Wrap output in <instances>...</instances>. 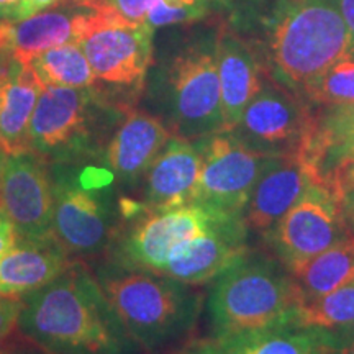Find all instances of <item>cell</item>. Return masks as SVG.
Returning <instances> with one entry per match:
<instances>
[{
  "label": "cell",
  "instance_id": "obj_10",
  "mask_svg": "<svg viewBox=\"0 0 354 354\" xmlns=\"http://www.w3.org/2000/svg\"><path fill=\"white\" fill-rule=\"evenodd\" d=\"M230 131L263 156L305 159L315 133V107L268 79Z\"/></svg>",
  "mask_w": 354,
  "mask_h": 354
},
{
  "label": "cell",
  "instance_id": "obj_29",
  "mask_svg": "<svg viewBox=\"0 0 354 354\" xmlns=\"http://www.w3.org/2000/svg\"><path fill=\"white\" fill-rule=\"evenodd\" d=\"M308 165L315 169L318 179L323 183L325 177L328 176L330 172L338 169V167L354 165V138H349L335 146H330V148L322 151L312 162H308Z\"/></svg>",
  "mask_w": 354,
  "mask_h": 354
},
{
  "label": "cell",
  "instance_id": "obj_16",
  "mask_svg": "<svg viewBox=\"0 0 354 354\" xmlns=\"http://www.w3.org/2000/svg\"><path fill=\"white\" fill-rule=\"evenodd\" d=\"M318 180L315 169L305 159L276 158L256 180L243 209L250 232L261 238L276 227L279 220L297 203L307 185Z\"/></svg>",
  "mask_w": 354,
  "mask_h": 354
},
{
  "label": "cell",
  "instance_id": "obj_3",
  "mask_svg": "<svg viewBox=\"0 0 354 354\" xmlns=\"http://www.w3.org/2000/svg\"><path fill=\"white\" fill-rule=\"evenodd\" d=\"M216 39L218 26L198 30L149 69L143 92L148 112L177 138L196 141L225 131Z\"/></svg>",
  "mask_w": 354,
  "mask_h": 354
},
{
  "label": "cell",
  "instance_id": "obj_22",
  "mask_svg": "<svg viewBox=\"0 0 354 354\" xmlns=\"http://www.w3.org/2000/svg\"><path fill=\"white\" fill-rule=\"evenodd\" d=\"M41 88L32 68L15 59L0 84V149L6 154L30 151V123Z\"/></svg>",
  "mask_w": 354,
  "mask_h": 354
},
{
  "label": "cell",
  "instance_id": "obj_43",
  "mask_svg": "<svg viewBox=\"0 0 354 354\" xmlns=\"http://www.w3.org/2000/svg\"><path fill=\"white\" fill-rule=\"evenodd\" d=\"M202 354H212V353H210V351H207V353H202Z\"/></svg>",
  "mask_w": 354,
  "mask_h": 354
},
{
  "label": "cell",
  "instance_id": "obj_39",
  "mask_svg": "<svg viewBox=\"0 0 354 354\" xmlns=\"http://www.w3.org/2000/svg\"><path fill=\"white\" fill-rule=\"evenodd\" d=\"M339 354H354V330L348 331V333H343Z\"/></svg>",
  "mask_w": 354,
  "mask_h": 354
},
{
  "label": "cell",
  "instance_id": "obj_5",
  "mask_svg": "<svg viewBox=\"0 0 354 354\" xmlns=\"http://www.w3.org/2000/svg\"><path fill=\"white\" fill-rule=\"evenodd\" d=\"M304 295L272 254L248 251L214 281L209 315L214 344L294 320Z\"/></svg>",
  "mask_w": 354,
  "mask_h": 354
},
{
  "label": "cell",
  "instance_id": "obj_15",
  "mask_svg": "<svg viewBox=\"0 0 354 354\" xmlns=\"http://www.w3.org/2000/svg\"><path fill=\"white\" fill-rule=\"evenodd\" d=\"M171 136L165 123L148 110L135 107L125 115L110 138L104 158L118 190H133L143 183Z\"/></svg>",
  "mask_w": 354,
  "mask_h": 354
},
{
  "label": "cell",
  "instance_id": "obj_11",
  "mask_svg": "<svg viewBox=\"0 0 354 354\" xmlns=\"http://www.w3.org/2000/svg\"><path fill=\"white\" fill-rule=\"evenodd\" d=\"M349 236L339 198L323 183L312 180L297 203L263 240L274 258L294 271L307 259Z\"/></svg>",
  "mask_w": 354,
  "mask_h": 354
},
{
  "label": "cell",
  "instance_id": "obj_36",
  "mask_svg": "<svg viewBox=\"0 0 354 354\" xmlns=\"http://www.w3.org/2000/svg\"><path fill=\"white\" fill-rule=\"evenodd\" d=\"M0 354H48L44 353L41 348H38L37 344L30 343L28 339L25 342H13L0 344Z\"/></svg>",
  "mask_w": 354,
  "mask_h": 354
},
{
  "label": "cell",
  "instance_id": "obj_27",
  "mask_svg": "<svg viewBox=\"0 0 354 354\" xmlns=\"http://www.w3.org/2000/svg\"><path fill=\"white\" fill-rule=\"evenodd\" d=\"M349 138H354V102L315 107V133L305 161L312 162L326 148Z\"/></svg>",
  "mask_w": 354,
  "mask_h": 354
},
{
  "label": "cell",
  "instance_id": "obj_31",
  "mask_svg": "<svg viewBox=\"0 0 354 354\" xmlns=\"http://www.w3.org/2000/svg\"><path fill=\"white\" fill-rule=\"evenodd\" d=\"M21 308L24 299L0 294V342H3L17 326Z\"/></svg>",
  "mask_w": 354,
  "mask_h": 354
},
{
  "label": "cell",
  "instance_id": "obj_18",
  "mask_svg": "<svg viewBox=\"0 0 354 354\" xmlns=\"http://www.w3.org/2000/svg\"><path fill=\"white\" fill-rule=\"evenodd\" d=\"M202 154L194 141L171 136L145 176L146 209H172L196 203Z\"/></svg>",
  "mask_w": 354,
  "mask_h": 354
},
{
  "label": "cell",
  "instance_id": "obj_4",
  "mask_svg": "<svg viewBox=\"0 0 354 354\" xmlns=\"http://www.w3.org/2000/svg\"><path fill=\"white\" fill-rule=\"evenodd\" d=\"M94 276L136 346L156 353L196 328L203 295L162 274L127 269L102 258Z\"/></svg>",
  "mask_w": 354,
  "mask_h": 354
},
{
  "label": "cell",
  "instance_id": "obj_25",
  "mask_svg": "<svg viewBox=\"0 0 354 354\" xmlns=\"http://www.w3.org/2000/svg\"><path fill=\"white\" fill-rule=\"evenodd\" d=\"M294 323L317 326L335 333L354 330V282L339 287L322 297L307 300L297 308Z\"/></svg>",
  "mask_w": 354,
  "mask_h": 354
},
{
  "label": "cell",
  "instance_id": "obj_6",
  "mask_svg": "<svg viewBox=\"0 0 354 354\" xmlns=\"http://www.w3.org/2000/svg\"><path fill=\"white\" fill-rule=\"evenodd\" d=\"M127 113L95 87L43 86L30 123V151L48 165L104 162Z\"/></svg>",
  "mask_w": 354,
  "mask_h": 354
},
{
  "label": "cell",
  "instance_id": "obj_13",
  "mask_svg": "<svg viewBox=\"0 0 354 354\" xmlns=\"http://www.w3.org/2000/svg\"><path fill=\"white\" fill-rule=\"evenodd\" d=\"M0 209L12 221L17 240H55L51 172L43 158L32 151L6 154L0 176Z\"/></svg>",
  "mask_w": 354,
  "mask_h": 354
},
{
  "label": "cell",
  "instance_id": "obj_24",
  "mask_svg": "<svg viewBox=\"0 0 354 354\" xmlns=\"http://www.w3.org/2000/svg\"><path fill=\"white\" fill-rule=\"evenodd\" d=\"M28 66L43 86L86 88L94 87L97 82L94 71L77 43L51 48L35 56Z\"/></svg>",
  "mask_w": 354,
  "mask_h": 354
},
{
  "label": "cell",
  "instance_id": "obj_33",
  "mask_svg": "<svg viewBox=\"0 0 354 354\" xmlns=\"http://www.w3.org/2000/svg\"><path fill=\"white\" fill-rule=\"evenodd\" d=\"M325 2L335 7L346 24L349 33V48L346 56L354 57V0H325Z\"/></svg>",
  "mask_w": 354,
  "mask_h": 354
},
{
  "label": "cell",
  "instance_id": "obj_32",
  "mask_svg": "<svg viewBox=\"0 0 354 354\" xmlns=\"http://www.w3.org/2000/svg\"><path fill=\"white\" fill-rule=\"evenodd\" d=\"M323 183H325L326 187H328L338 198L342 197L344 192L354 190V165L338 167V169L330 172Z\"/></svg>",
  "mask_w": 354,
  "mask_h": 354
},
{
  "label": "cell",
  "instance_id": "obj_9",
  "mask_svg": "<svg viewBox=\"0 0 354 354\" xmlns=\"http://www.w3.org/2000/svg\"><path fill=\"white\" fill-rule=\"evenodd\" d=\"M232 215L236 214L203 203L146 209L138 201L120 197V225L105 259L159 274L176 246L212 232Z\"/></svg>",
  "mask_w": 354,
  "mask_h": 354
},
{
  "label": "cell",
  "instance_id": "obj_42",
  "mask_svg": "<svg viewBox=\"0 0 354 354\" xmlns=\"http://www.w3.org/2000/svg\"><path fill=\"white\" fill-rule=\"evenodd\" d=\"M3 159H6V153L0 149V176H2V166H3Z\"/></svg>",
  "mask_w": 354,
  "mask_h": 354
},
{
  "label": "cell",
  "instance_id": "obj_8",
  "mask_svg": "<svg viewBox=\"0 0 354 354\" xmlns=\"http://www.w3.org/2000/svg\"><path fill=\"white\" fill-rule=\"evenodd\" d=\"M154 30L109 8H87L79 28L82 48L95 74V88L125 112L136 107L154 61Z\"/></svg>",
  "mask_w": 354,
  "mask_h": 354
},
{
  "label": "cell",
  "instance_id": "obj_40",
  "mask_svg": "<svg viewBox=\"0 0 354 354\" xmlns=\"http://www.w3.org/2000/svg\"><path fill=\"white\" fill-rule=\"evenodd\" d=\"M13 63H15V59H13V57H12V59L3 61V63H0V82H2L3 79H6V77L8 76V73H10Z\"/></svg>",
  "mask_w": 354,
  "mask_h": 354
},
{
  "label": "cell",
  "instance_id": "obj_37",
  "mask_svg": "<svg viewBox=\"0 0 354 354\" xmlns=\"http://www.w3.org/2000/svg\"><path fill=\"white\" fill-rule=\"evenodd\" d=\"M339 203H342V214L344 225H346L348 232L354 238V190L344 192L339 197Z\"/></svg>",
  "mask_w": 354,
  "mask_h": 354
},
{
  "label": "cell",
  "instance_id": "obj_2",
  "mask_svg": "<svg viewBox=\"0 0 354 354\" xmlns=\"http://www.w3.org/2000/svg\"><path fill=\"white\" fill-rule=\"evenodd\" d=\"M24 299L20 335L48 354H136L91 266L76 261Z\"/></svg>",
  "mask_w": 354,
  "mask_h": 354
},
{
  "label": "cell",
  "instance_id": "obj_12",
  "mask_svg": "<svg viewBox=\"0 0 354 354\" xmlns=\"http://www.w3.org/2000/svg\"><path fill=\"white\" fill-rule=\"evenodd\" d=\"M202 154L196 203L243 214L256 180L276 158L251 151L232 131H218L194 141Z\"/></svg>",
  "mask_w": 354,
  "mask_h": 354
},
{
  "label": "cell",
  "instance_id": "obj_38",
  "mask_svg": "<svg viewBox=\"0 0 354 354\" xmlns=\"http://www.w3.org/2000/svg\"><path fill=\"white\" fill-rule=\"evenodd\" d=\"M21 0H0V20L15 21Z\"/></svg>",
  "mask_w": 354,
  "mask_h": 354
},
{
  "label": "cell",
  "instance_id": "obj_14",
  "mask_svg": "<svg viewBox=\"0 0 354 354\" xmlns=\"http://www.w3.org/2000/svg\"><path fill=\"white\" fill-rule=\"evenodd\" d=\"M248 251L250 230L243 214H236L212 232L176 246L159 274L189 286L207 284L215 281Z\"/></svg>",
  "mask_w": 354,
  "mask_h": 354
},
{
  "label": "cell",
  "instance_id": "obj_34",
  "mask_svg": "<svg viewBox=\"0 0 354 354\" xmlns=\"http://www.w3.org/2000/svg\"><path fill=\"white\" fill-rule=\"evenodd\" d=\"M17 243V233L13 228L12 221L0 209V258L7 253L10 248Z\"/></svg>",
  "mask_w": 354,
  "mask_h": 354
},
{
  "label": "cell",
  "instance_id": "obj_1",
  "mask_svg": "<svg viewBox=\"0 0 354 354\" xmlns=\"http://www.w3.org/2000/svg\"><path fill=\"white\" fill-rule=\"evenodd\" d=\"M230 24L256 51L266 77L300 97L348 55L346 24L325 0H238Z\"/></svg>",
  "mask_w": 354,
  "mask_h": 354
},
{
  "label": "cell",
  "instance_id": "obj_30",
  "mask_svg": "<svg viewBox=\"0 0 354 354\" xmlns=\"http://www.w3.org/2000/svg\"><path fill=\"white\" fill-rule=\"evenodd\" d=\"M153 2L154 0H104L102 6L97 8H109L123 19L136 21V24H146Z\"/></svg>",
  "mask_w": 354,
  "mask_h": 354
},
{
  "label": "cell",
  "instance_id": "obj_41",
  "mask_svg": "<svg viewBox=\"0 0 354 354\" xmlns=\"http://www.w3.org/2000/svg\"><path fill=\"white\" fill-rule=\"evenodd\" d=\"M73 2H76L79 7L97 8V7L102 6V2H104V0H73Z\"/></svg>",
  "mask_w": 354,
  "mask_h": 354
},
{
  "label": "cell",
  "instance_id": "obj_7",
  "mask_svg": "<svg viewBox=\"0 0 354 354\" xmlns=\"http://www.w3.org/2000/svg\"><path fill=\"white\" fill-rule=\"evenodd\" d=\"M53 236L76 261L105 258L120 225V190L104 162L50 165Z\"/></svg>",
  "mask_w": 354,
  "mask_h": 354
},
{
  "label": "cell",
  "instance_id": "obj_17",
  "mask_svg": "<svg viewBox=\"0 0 354 354\" xmlns=\"http://www.w3.org/2000/svg\"><path fill=\"white\" fill-rule=\"evenodd\" d=\"M216 66L225 131H230L268 77L251 44L223 24L218 26Z\"/></svg>",
  "mask_w": 354,
  "mask_h": 354
},
{
  "label": "cell",
  "instance_id": "obj_19",
  "mask_svg": "<svg viewBox=\"0 0 354 354\" xmlns=\"http://www.w3.org/2000/svg\"><path fill=\"white\" fill-rule=\"evenodd\" d=\"M76 263L56 240L35 243L17 240L0 258V294L25 297L41 289Z\"/></svg>",
  "mask_w": 354,
  "mask_h": 354
},
{
  "label": "cell",
  "instance_id": "obj_26",
  "mask_svg": "<svg viewBox=\"0 0 354 354\" xmlns=\"http://www.w3.org/2000/svg\"><path fill=\"white\" fill-rule=\"evenodd\" d=\"M302 97L315 107L354 102V57H339L312 81Z\"/></svg>",
  "mask_w": 354,
  "mask_h": 354
},
{
  "label": "cell",
  "instance_id": "obj_28",
  "mask_svg": "<svg viewBox=\"0 0 354 354\" xmlns=\"http://www.w3.org/2000/svg\"><path fill=\"white\" fill-rule=\"evenodd\" d=\"M215 0H154L146 25L153 30L161 26L187 25L207 15Z\"/></svg>",
  "mask_w": 354,
  "mask_h": 354
},
{
  "label": "cell",
  "instance_id": "obj_20",
  "mask_svg": "<svg viewBox=\"0 0 354 354\" xmlns=\"http://www.w3.org/2000/svg\"><path fill=\"white\" fill-rule=\"evenodd\" d=\"M86 12L87 7L57 8L20 21L2 20L0 30L7 51L19 63L28 64L35 56L51 48L76 43Z\"/></svg>",
  "mask_w": 354,
  "mask_h": 354
},
{
  "label": "cell",
  "instance_id": "obj_35",
  "mask_svg": "<svg viewBox=\"0 0 354 354\" xmlns=\"http://www.w3.org/2000/svg\"><path fill=\"white\" fill-rule=\"evenodd\" d=\"M57 2H61V0H21L19 12L15 15V21L37 15V13L46 10L48 7H53Z\"/></svg>",
  "mask_w": 354,
  "mask_h": 354
},
{
  "label": "cell",
  "instance_id": "obj_21",
  "mask_svg": "<svg viewBox=\"0 0 354 354\" xmlns=\"http://www.w3.org/2000/svg\"><path fill=\"white\" fill-rule=\"evenodd\" d=\"M343 333L287 322L212 344V354H339Z\"/></svg>",
  "mask_w": 354,
  "mask_h": 354
},
{
  "label": "cell",
  "instance_id": "obj_23",
  "mask_svg": "<svg viewBox=\"0 0 354 354\" xmlns=\"http://www.w3.org/2000/svg\"><path fill=\"white\" fill-rule=\"evenodd\" d=\"M290 274L302 292L304 302L354 282V238L349 236L307 259Z\"/></svg>",
  "mask_w": 354,
  "mask_h": 354
}]
</instances>
